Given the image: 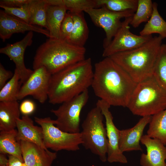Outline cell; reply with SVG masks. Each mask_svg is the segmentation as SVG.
I'll use <instances>...</instances> for the list:
<instances>
[{
    "label": "cell",
    "mask_w": 166,
    "mask_h": 166,
    "mask_svg": "<svg viewBox=\"0 0 166 166\" xmlns=\"http://www.w3.org/2000/svg\"><path fill=\"white\" fill-rule=\"evenodd\" d=\"M137 84L109 57L94 65L91 86L96 96L110 106L127 107Z\"/></svg>",
    "instance_id": "cell-1"
},
{
    "label": "cell",
    "mask_w": 166,
    "mask_h": 166,
    "mask_svg": "<svg viewBox=\"0 0 166 166\" xmlns=\"http://www.w3.org/2000/svg\"><path fill=\"white\" fill-rule=\"evenodd\" d=\"M93 71L91 58L70 65L52 74L48 95L49 102L62 104L88 90Z\"/></svg>",
    "instance_id": "cell-2"
},
{
    "label": "cell",
    "mask_w": 166,
    "mask_h": 166,
    "mask_svg": "<svg viewBox=\"0 0 166 166\" xmlns=\"http://www.w3.org/2000/svg\"><path fill=\"white\" fill-rule=\"evenodd\" d=\"M163 39L160 36L134 49L110 57L136 83L153 76Z\"/></svg>",
    "instance_id": "cell-3"
},
{
    "label": "cell",
    "mask_w": 166,
    "mask_h": 166,
    "mask_svg": "<svg viewBox=\"0 0 166 166\" xmlns=\"http://www.w3.org/2000/svg\"><path fill=\"white\" fill-rule=\"evenodd\" d=\"M86 49L60 39L49 38L37 49L34 58V70L45 68L51 74L85 59Z\"/></svg>",
    "instance_id": "cell-4"
},
{
    "label": "cell",
    "mask_w": 166,
    "mask_h": 166,
    "mask_svg": "<svg viewBox=\"0 0 166 166\" xmlns=\"http://www.w3.org/2000/svg\"><path fill=\"white\" fill-rule=\"evenodd\" d=\"M127 107L134 115L152 116L166 109V91L152 76L137 83Z\"/></svg>",
    "instance_id": "cell-5"
},
{
    "label": "cell",
    "mask_w": 166,
    "mask_h": 166,
    "mask_svg": "<svg viewBox=\"0 0 166 166\" xmlns=\"http://www.w3.org/2000/svg\"><path fill=\"white\" fill-rule=\"evenodd\" d=\"M104 116L97 106L88 113L81 124L80 133L82 144L85 148L98 156L102 162L107 161L108 140Z\"/></svg>",
    "instance_id": "cell-6"
},
{
    "label": "cell",
    "mask_w": 166,
    "mask_h": 166,
    "mask_svg": "<svg viewBox=\"0 0 166 166\" xmlns=\"http://www.w3.org/2000/svg\"><path fill=\"white\" fill-rule=\"evenodd\" d=\"M35 121L42 128L43 141L47 149L55 151L62 150L75 151L82 144L81 133H70L59 129L55 125V120L49 117H34Z\"/></svg>",
    "instance_id": "cell-7"
},
{
    "label": "cell",
    "mask_w": 166,
    "mask_h": 166,
    "mask_svg": "<svg viewBox=\"0 0 166 166\" xmlns=\"http://www.w3.org/2000/svg\"><path fill=\"white\" fill-rule=\"evenodd\" d=\"M89 98V92L87 90L63 102L57 109H51V112L56 117L54 120L56 127L67 132H80L81 113Z\"/></svg>",
    "instance_id": "cell-8"
},
{
    "label": "cell",
    "mask_w": 166,
    "mask_h": 166,
    "mask_svg": "<svg viewBox=\"0 0 166 166\" xmlns=\"http://www.w3.org/2000/svg\"><path fill=\"white\" fill-rule=\"evenodd\" d=\"M85 12L89 15L95 25L104 30L106 37L104 40V48L109 44L121 27L122 23L121 19L132 17L135 13L132 10L114 12L104 6L90 9Z\"/></svg>",
    "instance_id": "cell-9"
},
{
    "label": "cell",
    "mask_w": 166,
    "mask_h": 166,
    "mask_svg": "<svg viewBox=\"0 0 166 166\" xmlns=\"http://www.w3.org/2000/svg\"><path fill=\"white\" fill-rule=\"evenodd\" d=\"M132 16L125 18L109 44L104 49L102 56L110 57L116 53L134 49L143 45L152 37L142 36L132 33L130 30Z\"/></svg>",
    "instance_id": "cell-10"
},
{
    "label": "cell",
    "mask_w": 166,
    "mask_h": 166,
    "mask_svg": "<svg viewBox=\"0 0 166 166\" xmlns=\"http://www.w3.org/2000/svg\"><path fill=\"white\" fill-rule=\"evenodd\" d=\"M51 75L44 67L34 70L29 78L21 86L17 96V101L31 96L41 103H44L48 99Z\"/></svg>",
    "instance_id": "cell-11"
},
{
    "label": "cell",
    "mask_w": 166,
    "mask_h": 166,
    "mask_svg": "<svg viewBox=\"0 0 166 166\" xmlns=\"http://www.w3.org/2000/svg\"><path fill=\"white\" fill-rule=\"evenodd\" d=\"M96 106L101 109L105 118L107 136L108 140L107 161L110 163H128L127 159L119 147V130L113 122V117L109 111L110 105L101 99L98 100Z\"/></svg>",
    "instance_id": "cell-12"
},
{
    "label": "cell",
    "mask_w": 166,
    "mask_h": 166,
    "mask_svg": "<svg viewBox=\"0 0 166 166\" xmlns=\"http://www.w3.org/2000/svg\"><path fill=\"white\" fill-rule=\"evenodd\" d=\"M33 32L29 31L21 40L13 44H8L0 49V53L7 55L14 63L19 76L21 84H23L33 72L27 68L25 64L24 55L26 48L33 42Z\"/></svg>",
    "instance_id": "cell-13"
},
{
    "label": "cell",
    "mask_w": 166,
    "mask_h": 166,
    "mask_svg": "<svg viewBox=\"0 0 166 166\" xmlns=\"http://www.w3.org/2000/svg\"><path fill=\"white\" fill-rule=\"evenodd\" d=\"M32 31L50 37L49 31L40 27L32 25L11 15L0 10V37L3 42L16 33Z\"/></svg>",
    "instance_id": "cell-14"
},
{
    "label": "cell",
    "mask_w": 166,
    "mask_h": 166,
    "mask_svg": "<svg viewBox=\"0 0 166 166\" xmlns=\"http://www.w3.org/2000/svg\"><path fill=\"white\" fill-rule=\"evenodd\" d=\"M24 163L27 166H52L57 153L45 149L34 143L20 141Z\"/></svg>",
    "instance_id": "cell-15"
},
{
    "label": "cell",
    "mask_w": 166,
    "mask_h": 166,
    "mask_svg": "<svg viewBox=\"0 0 166 166\" xmlns=\"http://www.w3.org/2000/svg\"><path fill=\"white\" fill-rule=\"evenodd\" d=\"M151 118V116L143 117L133 127L119 130V144L122 152L143 150L140 143L144 130Z\"/></svg>",
    "instance_id": "cell-16"
},
{
    "label": "cell",
    "mask_w": 166,
    "mask_h": 166,
    "mask_svg": "<svg viewBox=\"0 0 166 166\" xmlns=\"http://www.w3.org/2000/svg\"><path fill=\"white\" fill-rule=\"evenodd\" d=\"M146 153H142L140 159L141 166H166V146L158 139L143 135L140 140Z\"/></svg>",
    "instance_id": "cell-17"
},
{
    "label": "cell",
    "mask_w": 166,
    "mask_h": 166,
    "mask_svg": "<svg viewBox=\"0 0 166 166\" xmlns=\"http://www.w3.org/2000/svg\"><path fill=\"white\" fill-rule=\"evenodd\" d=\"M17 130V139L31 142L45 149L42 128L35 125L34 121L28 115H23L16 121Z\"/></svg>",
    "instance_id": "cell-18"
},
{
    "label": "cell",
    "mask_w": 166,
    "mask_h": 166,
    "mask_svg": "<svg viewBox=\"0 0 166 166\" xmlns=\"http://www.w3.org/2000/svg\"><path fill=\"white\" fill-rule=\"evenodd\" d=\"M20 105L18 101L0 102V130L8 131L14 130L16 121L20 118Z\"/></svg>",
    "instance_id": "cell-19"
},
{
    "label": "cell",
    "mask_w": 166,
    "mask_h": 166,
    "mask_svg": "<svg viewBox=\"0 0 166 166\" xmlns=\"http://www.w3.org/2000/svg\"><path fill=\"white\" fill-rule=\"evenodd\" d=\"M70 13L73 19V26L66 41L74 45L84 47L88 38L89 31L83 12Z\"/></svg>",
    "instance_id": "cell-20"
},
{
    "label": "cell",
    "mask_w": 166,
    "mask_h": 166,
    "mask_svg": "<svg viewBox=\"0 0 166 166\" xmlns=\"http://www.w3.org/2000/svg\"><path fill=\"white\" fill-rule=\"evenodd\" d=\"M64 6L48 5L46 18V29L49 33V38L59 39L61 23L67 13Z\"/></svg>",
    "instance_id": "cell-21"
},
{
    "label": "cell",
    "mask_w": 166,
    "mask_h": 166,
    "mask_svg": "<svg viewBox=\"0 0 166 166\" xmlns=\"http://www.w3.org/2000/svg\"><path fill=\"white\" fill-rule=\"evenodd\" d=\"M17 130L15 129L0 132V152L18 158L24 162L20 141L17 139Z\"/></svg>",
    "instance_id": "cell-22"
},
{
    "label": "cell",
    "mask_w": 166,
    "mask_h": 166,
    "mask_svg": "<svg viewBox=\"0 0 166 166\" xmlns=\"http://www.w3.org/2000/svg\"><path fill=\"white\" fill-rule=\"evenodd\" d=\"M154 34H158L163 39L166 38V21L159 14L158 4L156 2H153L152 15L140 32V35L150 36Z\"/></svg>",
    "instance_id": "cell-23"
},
{
    "label": "cell",
    "mask_w": 166,
    "mask_h": 166,
    "mask_svg": "<svg viewBox=\"0 0 166 166\" xmlns=\"http://www.w3.org/2000/svg\"><path fill=\"white\" fill-rule=\"evenodd\" d=\"M147 135L166 145V109L152 116Z\"/></svg>",
    "instance_id": "cell-24"
},
{
    "label": "cell",
    "mask_w": 166,
    "mask_h": 166,
    "mask_svg": "<svg viewBox=\"0 0 166 166\" xmlns=\"http://www.w3.org/2000/svg\"><path fill=\"white\" fill-rule=\"evenodd\" d=\"M28 5L30 15L29 24L46 29L47 11L49 5L46 0H30Z\"/></svg>",
    "instance_id": "cell-25"
},
{
    "label": "cell",
    "mask_w": 166,
    "mask_h": 166,
    "mask_svg": "<svg viewBox=\"0 0 166 166\" xmlns=\"http://www.w3.org/2000/svg\"><path fill=\"white\" fill-rule=\"evenodd\" d=\"M153 5L151 0H138L137 8L132 17L130 25L136 28L141 23L147 22L152 13Z\"/></svg>",
    "instance_id": "cell-26"
},
{
    "label": "cell",
    "mask_w": 166,
    "mask_h": 166,
    "mask_svg": "<svg viewBox=\"0 0 166 166\" xmlns=\"http://www.w3.org/2000/svg\"><path fill=\"white\" fill-rule=\"evenodd\" d=\"M21 84L19 75L15 69L12 77L0 89V101H17V97Z\"/></svg>",
    "instance_id": "cell-27"
},
{
    "label": "cell",
    "mask_w": 166,
    "mask_h": 166,
    "mask_svg": "<svg viewBox=\"0 0 166 166\" xmlns=\"http://www.w3.org/2000/svg\"><path fill=\"white\" fill-rule=\"evenodd\" d=\"M98 8L104 6L109 10L116 12L128 10L136 11L138 0H96Z\"/></svg>",
    "instance_id": "cell-28"
},
{
    "label": "cell",
    "mask_w": 166,
    "mask_h": 166,
    "mask_svg": "<svg viewBox=\"0 0 166 166\" xmlns=\"http://www.w3.org/2000/svg\"><path fill=\"white\" fill-rule=\"evenodd\" d=\"M153 76L166 91V44L161 45Z\"/></svg>",
    "instance_id": "cell-29"
},
{
    "label": "cell",
    "mask_w": 166,
    "mask_h": 166,
    "mask_svg": "<svg viewBox=\"0 0 166 166\" xmlns=\"http://www.w3.org/2000/svg\"><path fill=\"white\" fill-rule=\"evenodd\" d=\"M64 6L71 13H80L98 8L96 0H63Z\"/></svg>",
    "instance_id": "cell-30"
},
{
    "label": "cell",
    "mask_w": 166,
    "mask_h": 166,
    "mask_svg": "<svg viewBox=\"0 0 166 166\" xmlns=\"http://www.w3.org/2000/svg\"><path fill=\"white\" fill-rule=\"evenodd\" d=\"M73 26V18L71 13L68 11L61 26L59 39L66 41L72 32Z\"/></svg>",
    "instance_id": "cell-31"
},
{
    "label": "cell",
    "mask_w": 166,
    "mask_h": 166,
    "mask_svg": "<svg viewBox=\"0 0 166 166\" xmlns=\"http://www.w3.org/2000/svg\"><path fill=\"white\" fill-rule=\"evenodd\" d=\"M28 3L21 7L17 8H10L4 6L0 7L3 9L6 13L29 23L30 15Z\"/></svg>",
    "instance_id": "cell-32"
},
{
    "label": "cell",
    "mask_w": 166,
    "mask_h": 166,
    "mask_svg": "<svg viewBox=\"0 0 166 166\" xmlns=\"http://www.w3.org/2000/svg\"><path fill=\"white\" fill-rule=\"evenodd\" d=\"M21 113L24 115H29L35 110V105L34 103L29 99L25 100L22 101L19 106Z\"/></svg>",
    "instance_id": "cell-33"
},
{
    "label": "cell",
    "mask_w": 166,
    "mask_h": 166,
    "mask_svg": "<svg viewBox=\"0 0 166 166\" xmlns=\"http://www.w3.org/2000/svg\"><path fill=\"white\" fill-rule=\"evenodd\" d=\"M30 0H1L0 6H4L10 8L21 7L29 3Z\"/></svg>",
    "instance_id": "cell-34"
},
{
    "label": "cell",
    "mask_w": 166,
    "mask_h": 166,
    "mask_svg": "<svg viewBox=\"0 0 166 166\" xmlns=\"http://www.w3.org/2000/svg\"><path fill=\"white\" fill-rule=\"evenodd\" d=\"M13 75L11 71L6 70L1 63H0V89L6 83V81L12 77Z\"/></svg>",
    "instance_id": "cell-35"
},
{
    "label": "cell",
    "mask_w": 166,
    "mask_h": 166,
    "mask_svg": "<svg viewBox=\"0 0 166 166\" xmlns=\"http://www.w3.org/2000/svg\"><path fill=\"white\" fill-rule=\"evenodd\" d=\"M7 166H22L24 164L18 158L12 155H9Z\"/></svg>",
    "instance_id": "cell-36"
},
{
    "label": "cell",
    "mask_w": 166,
    "mask_h": 166,
    "mask_svg": "<svg viewBox=\"0 0 166 166\" xmlns=\"http://www.w3.org/2000/svg\"><path fill=\"white\" fill-rule=\"evenodd\" d=\"M5 154L0 153V165H6L7 166L8 159L7 158Z\"/></svg>",
    "instance_id": "cell-37"
},
{
    "label": "cell",
    "mask_w": 166,
    "mask_h": 166,
    "mask_svg": "<svg viewBox=\"0 0 166 166\" xmlns=\"http://www.w3.org/2000/svg\"><path fill=\"white\" fill-rule=\"evenodd\" d=\"M22 166H27L24 163Z\"/></svg>",
    "instance_id": "cell-38"
},
{
    "label": "cell",
    "mask_w": 166,
    "mask_h": 166,
    "mask_svg": "<svg viewBox=\"0 0 166 166\" xmlns=\"http://www.w3.org/2000/svg\"><path fill=\"white\" fill-rule=\"evenodd\" d=\"M6 166V165H2V166Z\"/></svg>",
    "instance_id": "cell-39"
}]
</instances>
